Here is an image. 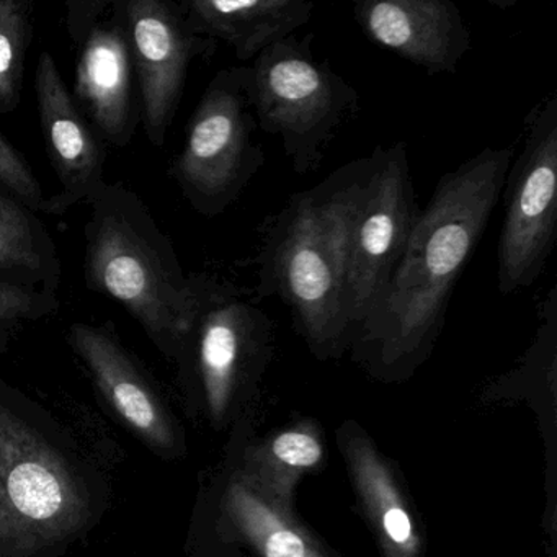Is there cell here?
I'll list each match as a JSON object with an SVG mask.
<instances>
[{
  "mask_svg": "<svg viewBox=\"0 0 557 557\" xmlns=\"http://www.w3.org/2000/svg\"><path fill=\"white\" fill-rule=\"evenodd\" d=\"M141 123L149 143L162 148L184 96L195 58L213 57L218 44L191 28L174 0H123Z\"/></svg>",
  "mask_w": 557,
  "mask_h": 557,
  "instance_id": "30bf717a",
  "label": "cell"
},
{
  "mask_svg": "<svg viewBox=\"0 0 557 557\" xmlns=\"http://www.w3.org/2000/svg\"><path fill=\"white\" fill-rule=\"evenodd\" d=\"M370 168V156L355 159L292 195L262 227L253 296L282 299L318 354L341 350L351 338L348 256Z\"/></svg>",
  "mask_w": 557,
  "mask_h": 557,
  "instance_id": "7a4b0ae2",
  "label": "cell"
},
{
  "mask_svg": "<svg viewBox=\"0 0 557 557\" xmlns=\"http://www.w3.org/2000/svg\"><path fill=\"white\" fill-rule=\"evenodd\" d=\"M324 458V446L318 430L299 425L273 436L247 455L246 469L239 475L253 491L275 507L293 513V491L305 472Z\"/></svg>",
  "mask_w": 557,
  "mask_h": 557,
  "instance_id": "e0dca14e",
  "label": "cell"
},
{
  "mask_svg": "<svg viewBox=\"0 0 557 557\" xmlns=\"http://www.w3.org/2000/svg\"><path fill=\"white\" fill-rule=\"evenodd\" d=\"M498 292L530 288L546 267L557 230V94L524 120V145L505 181Z\"/></svg>",
  "mask_w": 557,
  "mask_h": 557,
  "instance_id": "52a82bcc",
  "label": "cell"
},
{
  "mask_svg": "<svg viewBox=\"0 0 557 557\" xmlns=\"http://www.w3.org/2000/svg\"><path fill=\"white\" fill-rule=\"evenodd\" d=\"M58 293L27 288L0 280V327H15L18 322L38 321L60 311Z\"/></svg>",
  "mask_w": 557,
  "mask_h": 557,
  "instance_id": "44dd1931",
  "label": "cell"
},
{
  "mask_svg": "<svg viewBox=\"0 0 557 557\" xmlns=\"http://www.w3.org/2000/svg\"><path fill=\"white\" fill-rule=\"evenodd\" d=\"M0 188L34 213H44L47 197L25 156L0 133Z\"/></svg>",
  "mask_w": 557,
  "mask_h": 557,
  "instance_id": "ffe728a7",
  "label": "cell"
},
{
  "mask_svg": "<svg viewBox=\"0 0 557 557\" xmlns=\"http://www.w3.org/2000/svg\"><path fill=\"white\" fill-rule=\"evenodd\" d=\"M32 38L34 4L27 0H0V115H11L21 106Z\"/></svg>",
  "mask_w": 557,
  "mask_h": 557,
  "instance_id": "d6986e66",
  "label": "cell"
},
{
  "mask_svg": "<svg viewBox=\"0 0 557 557\" xmlns=\"http://www.w3.org/2000/svg\"><path fill=\"white\" fill-rule=\"evenodd\" d=\"M87 205V288L115 299L162 354L177 357L194 309V275L184 272L171 237L126 185L106 182Z\"/></svg>",
  "mask_w": 557,
  "mask_h": 557,
  "instance_id": "3957f363",
  "label": "cell"
},
{
  "mask_svg": "<svg viewBox=\"0 0 557 557\" xmlns=\"http://www.w3.org/2000/svg\"><path fill=\"white\" fill-rule=\"evenodd\" d=\"M70 342L115 412L146 443L158 449H171L175 442L171 420L113 325L74 322Z\"/></svg>",
  "mask_w": 557,
  "mask_h": 557,
  "instance_id": "4fadbf2b",
  "label": "cell"
},
{
  "mask_svg": "<svg viewBox=\"0 0 557 557\" xmlns=\"http://www.w3.org/2000/svg\"><path fill=\"white\" fill-rule=\"evenodd\" d=\"M35 94L48 158L60 182V191L45 201L44 213L63 216L106 184V152L48 51L38 58Z\"/></svg>",
  "mask_w": 557,
  "mask_h": 557,
  "instance_id": "8fae6325",
  "label": "cell"
},
{
  "mask_svg": "<svg viewBox=\"0 0 557 557\" xmlns=\"http://www.w3.org/2000/svg\"><path fill=\"white\" fill-rule=\"evenodd\" d=\"M345 449L364 511L386 557H419V531L380 453L361 436L347 438Z\"/></svg>",
  "mask_w": 557,
  "mask_h": 557,
  "instance_id": "9a60e30c",
  "label": "cell"
},
{
  "mask_svg": "<svg viewBox=\"0 0 557 557\" xmlns=\"http://www.w3.org/2000/svg\"><path fill=\"white\" fill-rule=\"evenodd\" d=\"M9 338H11V327H0V354L8 348Z\"/></svg>",
  "mask_w": 557,
  "mask_h": 557,
  "instance_id": "7402d4cb",
  "label": "cell"
},
{
  "mask_svg": "<svg viewBox=\"0 0 557 557\" xmlns=\"http://www.w3.org/2000/svg\"><path fill=\"white\" fill-rule=\"evenodd\" d=\"M87 502L63 456L0 407V557H30L79 531Z\"/></svg>",
  "mask_w": 557,
  "mask_h": 557,
  "instance_id": "5b68a950",
  "label": "cell"
},
{
  "mask_svg": "<svg viewBox=\"0 0 557 557\" xmlns=\"http://www.w3.org/2000/svg\"><path fill=\"white\" fill-rule=\"evenodd\" d=\"M182 4L198 35L224 41L244 63L295 35L309 24L315 9L311 0H182Z\"/></svg>",
  "mask_w": 557,
  "mask_h": 557,
  "instance_id": "5bb4252c",
  "label": "cell"
},
{
  "mask_svg": "<svg viewBox=\"0 0 557 557\" xmlns=\"http://www.w3.org/2000/svg\"><path fill=\"white\" fill-rule=\"evenodd\" d=\"M370 158L348 256L351 335L386 288L420 213L406 145L377 146Z\"/></svg>",
  "mask_w": 557,
  "mask_h": 557,
  "instance_id": "ba28073f",
  "label": "cell"
},
{
  "mask_svg": "<svg viewBox=\"0 0 557 557\" xmlns=\"http://www.w3.org/2000/svg\"><path fill=\"white\" fill-rule=\"evenodd\" d=\"M256 128L246 66L221 70L203 90L184 149L169 168V177L201 216L216 218L233 207L265 164L262 146L253 141Z\"/></svg>",
  "mask_w": 557,
  "mask_h": 557,
  "instance_id": "8992f818",
  "label": "cell"
},
{
  "mask_svg": "<svg viewBox=\"0 0 557 557\" xmlns=\"http://www.w3.org/2000/svg\"><path fill=\"white\" fill-rule=\"evenodd\" d=\"M0 280L58 293L61 260L37 213L0 188Z\"/></svg>",
  "mask_w": 557,
  "mask_h": 557,
  "instance_id": "2e32d148",
  "label": "cell"
},
{
  "mask_svg": "<svg viewBox=\"0 0 557 557\" xmlns=\"http://www.w3.org/2000/svg\"><path fill=\"white\" fill-rule=\"evenodd\" d=\"M314 35L285 38L246 66L257 126L282 141L298 175L311 174L329 143L360 107V96L327 63L315 60Z\"/></svg>",
  "mask_w": 557,
  "mask_h": 557,
  "instance_id": "277c9868",
  "label": "cell"
},
{
  "mask_svg": "<svg viewBox=\"0 0 557 557\" xmlns=\"http://www.w3.org/2000/svg\"><path fill=\"white\" fill-rule=\"evenodd\" d=\"M358 27L373 44L422 67L451 74L471 48V34L451 0H361Z\"/></svg>",
  "mask_w": 557,
  "mask_h": 557,
  "instance_id": "7c38bea8",
  "label": "cell"
},
{
  "mask_svg": "<svg viewBox=\"0 0 557 557\" xmlns=\"http://www.w3.org/2000/svg\"><path fill=\"white\" fill-rule=\"evenodd\" d=\"M513 158V146H488L440 178L386 288L351 335L374 363L403 367L429 351L504 194Z\"/></svg>",
  "mask_w": 557,
  "mask_h": 557,
  "instance_id": "6da1fadb",
  "label": "cell"
},
{
  "mask_svg": "<svg viewBox=\"0 0 557 557\" xmlns=\"http://www.w3.org/2000/svg\"><path fill=\"white\" fill-rule=\"evenodd\" d=\"M227 517L237 533L262 557H324L293 513L275 507L259 492L234 479L224 498Z\"/></svg>",
  "mask_w": 557,
  "mask_h": 557,
  "instance_id": "ac0fdd59",
  "label": "cell"
},
{
  "mask_svg": "<svg viewBox=\"0 0 557 557\" xmlns=\"http://www.w3.org/2000/svg\"><path fill=\"white\" fill-rule=\"evenodd\" d=\"M67 34L77 45L73 99L102 143L126 148L141 123L123 0L67 2Z\"/></svg>",
  "mask_w": 557,
  "mask_h": 557,
  "instance_id": "9c48e42d",
  "label": "cell"
}]
</instances>
